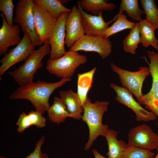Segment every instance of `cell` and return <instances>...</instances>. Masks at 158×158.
Listing matches in <instances>:
<instances>
[{
  "mask_svg": "<svg viewBox=\"0 0 158 158\" xmlns=\"http://www.w3.org/2000/svg\"><path fill=\"white\" fill-rule=\"evenodd\" d=\"M71 80V78H64L55 83L40 80L32 82L20 86L12 93L9 99H27L34 107L36 111L43 115L50 107L49 100L54 91Z\"/></svg>",
  "mask_w": 158,
  "mask_h": 158,
  "instance_id": "1",
  "label": "cell"
},
{
  "mask_svg": "<svg viewBox=\"0 0 158 158\" xmlns=\"http://www.w3.org/2000/svg\"><path fill=\"white\" fill-rule=\"evenodd\" d=\"M109 102L97 100L92 103L87 97L83 106L81 119L87 125L89 131L88 141L85 146L87 150L91 147L94 141L99 136L105 137L109 129L107 125L102 123L103 114L108 110Z\"/></svg>",
  "mask_w": 158,
  "mask_h": 158,
  "instance_id": "2",
  "label": "cell"
},
{
  "mask_svg": "<svg viewBox=\"0 0 158 158\" xmlns=\"http://www.w3.org/2000/svg\"><path fill=\"white\" fill-rule=\"evenodd\" d=\"M51 47L48 40L37 49L35 50L24 61V63L15 70L8 71L20 86H23L33 82L34 75L37 70L42 68L43 59L50 54Z\"/></svg>",
  "mask_w": 158,
  "mask_h": 158,
  "instance_id": "3",
  "label": "cell"
},
{
  "mask_svg": "<svg viewBox=\"0 0 158 158\" xmlns=\"http://www.w3.org/2000/svg\"><path fill=\"white\" fill-rule=\"evenodd\" d=\"M87 61L86 56L72 50L66 51L60 58L55 60L49 59L46 69L50 74L60 78H71L81 65Z\"/></svg>",
  "mask_w": 158,
  "mask_h": 158,
  "instance_id": "4",
  "label": "cell"
},
{
  "mask_svg": "<svg viewBox=\"0 0 158 158\" xmlns=\"http://www.w3.org/2000/svg\"><path fill=\"white\" fill-rule=\"evenodd\" d=\"M33 0H20L17 2L15 17L13 22L17 23L21 30L27 34L35 47L43 44L37 33L33 10Z\"/></svg>",
  "mask_w": 158,
  "mask_h": 158,
  "instance_id": "5",
  "label": "cell"
},
{
  "mask_svg": "<svg viewBox=\"0 0 158 158\" xmlns=\"http://www.w3.org/2000/svg\"><path fill=\"white\" fill-rule=\"evenodd\" d=\"M110 66L112 71L118 75L123 87L134 95L139 103L143 95L142 92L143 82L151 75L150 68L140 67L138 71L132 72L121 68L113 63Z\"/></svg>",
  "mask_w": 158,
  "mask_h": 158,
  "instance_id": "6",
  "label": "cell"
},
{
  "mask_svg": "<svg viewBox=\"0 0 158 158\" xmlns=\"http://www.w3.org/2000/svg\"><path fill=\"white\" fill-rule=\"evenodd\" d=\"M146 54L150 60L149 63L146 57H143L148 64L152 79L151 89L143 95L138 103L145 106L146 109L158 116V53L148 50Z\"/></svg>",
  "mask_w": 158,
  "mask_h": 158,
  "instance_id": "7",
  "label": "cell"
},
{
  "mask_svg": "<svg viewBox=\"0 0 158 158\" xmlns=\"http://www.w3.org/2000/svg\"><path fill=\"white\" fill-rule=\"evenodd\" d=\"M127 145L151 151L158 147V134L148 125L142 124L129 130Z\"/></svg>",
  "mask_w": 158,
  "mask_h": 158,
  "instance_id": "8",
  "label": "cell"
},
{
  "mask_svg": "<svg viewBox=\"0 0 158 158\" xmlns=\"http://www.w3.org/2000/svg\"><path fill=\"white\" fill-rule=\"evenodd\" d=\"M110 87L116 92L115 99L119 103L130 109L135 113L138 122H148L157 119V116L151 111L143 108L133 97L132 94L127 89L114 83L110 84Z\"/></svg>",
  "mask_w": 158,
  "mask_h": 158,
  "instance_id": "9",
  "label": "cell"
},
{
  "mask_svg": "<svg viewBox=\"0 0 158 158\" xmlns=\"http://www.w3.org/2000/svg\"><path fill=\"white\" fill-rule=\"evenodd\" d=\"M35 47L26 34L20 42L10 49L0 61V75H2L11 66L22 61H25L35 50Z\"/></svg>",
  "mask_w": 158,
  "mask_h": 158,
  "instance_id": "10",
  "label": "cell"
},
{
  "mask_svg": "<svg viewBox=\"0 0 158 158\" xmlns=\"http://www.w3.org/2000/svg\"><path fill=\"white\" fill-rule=\"evenodd\" d=\"M69 50L92 51L98 53L103 59L109 56L112 51L111 42L107 38L85 35L76 42Z\"/></svg>",
  "mask_w": 158,
  "mask_h": 158,
  "instance_id": "11",
  "label": "cell"
},
{
  "mask_svg": "<svg viewBox=\"0 0 158 158\" xmlns=\"http://www.w3.org/2000/svg\"><path fill=\"white\" fill-rule=\"evenodd\" d=\"M33 10L37 31L44 43L50 37L57 19L42 6L34 2Z\"/></svg>",
  "mask_w": 158,
  "mask_h": 158,
  "instance_id": "12",
  "label": "cell"
},
{
  "mask_svg": "<svg viewBox=\"0 0 158 158\" xmlns=\"http://www.w3.org/2000/svg\"><path fill=\"white\" fill-rule=\"evenodd\" d=\"M65 45L70 49L85 35L80 12L78 7L73 6L68 13L65 24Z\"/></svg>",
  "mask_w": 158,
  "mask_h": 158,
  "instance_id": "13",
  "label": "cell"
},
{
  "mask_svg": "<svg viewBox=\"0 0 158 158\" xmlns=\"http://www.w3.org/2000/svg\"><path fill=\"white\" fill-rule=\"evenodd\" d=\"M68 12L62 13L57 21L49 40L51 47L49 59L55 60L62 56L66 52L65 48V24Z\"/></svg>",
  "mask_w": 158,
  "mask_h": 158,
  "instance_id": "14",
  "label": "cell"
},
{
  "mask_svg": "<svg viewBox=\"0 0 158 158\" xmlns=\"http://www.w3.org/2000/svg\"><path fill=\"white\" fill-rule=\"evenodd\" d=\"M0 16L2 18V23L0 29V55L5 54L10 46H16L21 42L20 36L21 29L18 24L11 26L7 23L3 13Z\"/></svg>",
  "mask_w": 158,
  "mask_h": 158,
  "instance_id": "15",
  "label": "cell"
},
{
  "mask_svg": "<svg viewBox=\"0 0 158 158\" xmlns=\"http://www.w3.org/2000/svg\"><path fill=\"white\" fill-rule=\"evenodd\" d=\"M78 7L81 15L85 35L102 37L104 32L109 28L112 20L106 22L104 20L102 12L98 15L88 14L81 7L79 1H78Z\"/></svg>",
  "mask_w": 158,
  "mask_h": 158,
  "instance_id": "16",
  "label": "cell"
},
{
  "mask_svg": "<svg viewBox=\"0 0 158 158\" xmlns=\"http://www.w3.org/2000/svg\"><path fill=\"white\" fill-rule=\"evenodd\" d=\"M59 95L69 113V117L76 120L81 119L83 109L77 93L70 89L60 91Z\"/></svg>",
  "mask_w": 158,
  "mask_h": 158,
  "instance_id": "17",
  "label": "cell"
},
{
  "mask_svg": "<svg viewBox=\"0 0 158 158\" xmlns=\"http://www.w3.org/2000/svg\"><path fill=\"white\" fill-rule=\"evenodd\" d=\"M139 24L141 43L143 46L147 47L151 46L158 50V40L154 33L156 27L146 19L142 20Z\"/></svg>",
  "mask_w": 158,
  "mask_h": 158,
  "instance_id": "18",
  "label": "cell"
},
{
  "mask_svg": "<svg viewBox=\"0 0 158 158\" xmlns=\"http://www.w3.org/2000/svg\"><path fill=\"white\" fill-rule=\"evenodd\" d=\"M117 132L112 129L107 131L105 137L108 145V158H122L127 143L122 140L117 139Z\"/></svg>",
  "mask_w": 158,
  "mask_h": 158,
  "instance_id": "19",
  "label": "cell"
},
{
  "mask_svg": "<svg viewBox=\"0 0 158 158\" xmlns=\"http://www.w3.org/2000/svg\"><path fill=\"white\" fill-rule=\"evenodd\" d=\"M96 69L95 67L89 71L78 74L77 93L80 97L83 108L88 93L92 85Z\"/></svg>",
  "mask_w": 158,
  "mask_h": 158,
  "instance_id": "20",
  "label": "cell"
},
{
  "mask_svg": "<svg viewBox=\"0 0 158 158\" xmlns=\"http://www.w3.org/2000/svg\"><path fill=\"white\" fill-rule=\"evenodd\" d=\"M47 111L49 120L57 124L63 122L69 116L67 107L62 100L56 97H54L53 104Z\"/></svg>",
  "mask_w": 158,
  "mask_h": 158,
  "instance_id": "21",
  "label": "cell"
},
{
  "mask_svg": "<svg viewBox=\"0 0 158 158\" xmlns=\"http://www.w3.org/2000/svg\"><path fill=\"white\" fill-rule=\"evenodd\" d=\"M112 20L114 23L104 32L102 37L106 39L123 30H131L136 24V23L129 21L127 19L126 16L123 13L118 16L116 15Z\"/></svg>",
  "mask_w": 158,
  "mask_h": 158,
  "instance_id": "22",
  "label": "cell"
},
{
  "mask_svg": "<svg viewBox=\"0 0 158 158\" xmlns=\"http://www.w3.org/2000/svg\"><path fill=\"white\" fill-rule=\"evenodd\" d=\"M104 0H81L79 1L81 7L95 15H98L102 11H110L115 9L113 3H108Z\"/></svg>",
  "mask_w": 158,
  "mask_h": 158,
  "instance_id": "23",
  "label": "cell"
},
{
  "mask_svg": "<svg viewBox=\"0 0 158 158\" xmlns=\"http://www.w3.org/2000/svg\"><path fill=\"white\" fill-rule=\"evenodd\" d=\"M118 16L125 11L128 16L133 20L141 21V15L145 14L144 11L140 8L138 0H122L119 6Z\"/></svg>",
  "mask_w": 158,
  "mask_h": 158,
  "instance_id": "24",
  "label": "cell"
},
{
  "mask_svg": "<svg viewBox=\"0 0 158 158\" xmlns=\"http://www.w3.org/2000/svg\"><path fill=\"white\" fill-rule=\"evenodd\" d=\"M123 42V49L126 52L133 54L135 53L138 44L141 43L139 23H136L135 27L131 30Z\"/></svg>",
  "mask_w": 158,
  "mask_h": 158,
  "instance_id": "25",
  "label": "cell"
},
{
  "mask_svg": "<svg viewBox=\"0 0 158 158\" xmlns=\"http://www.w3.org/2000/svg\"><path fill=\"white\" fill-rule=\"evenodd\" d=\"M52 14L57 19L62 13L70 12L71 9L64 6L59 0H33Z\"/></svg>",
  "mask_w": 158,
  "mask_h": 158,
  "instance_id": "26",
  "label": "cell"
},
{
  "mask_svg": "<svg viewBox=\"0 0 158 158\" xmlns=\"http://www.w3.org/2000/svg\"><path fill=\"white\" fill-rule=\"evenodd\" d=\"M146 19L151 22L158 29V9L154 0H140Z\"/></svg>",
  "mask_w": 158,
  "mask_h": 158,
  "instance_id": "27",
  "label": "cell"
},
{
  "mask_svg": "<svg viewBox=\"0 0 158 158\" xmlns=\"http://www.w3.org/2000/svg\"><path fill=\"white\" fill-rule=\"evenodd\" d=\"M154 155V153L151 151L127 145L122 158H153Z\"/></svg>",
  "mask_w": 158,
  "mask_h": 158,
  "instance_id": "28",
  "label": "cell"
},
{
  "mask_svg": "<svg viewBox=\"0 0 158 158\" xmlns=\"http://www.w3.org/2000/svg\"><path fill=\"white\" fill-rule=\"evenodd\" d=\"M14 4L12 0H0V11L2 12L7 23L13 26Z\"/></svg>",
  "mask_w": 158,
  "mask_h": 158,
  "instance_id": "29",
  "label": "cell"
},
{
  "mask_svg": "<svg viewBox=\"0 0 158 158\" xmlns=\"http://www.w3.org/2000/svg\"><path fill=\"white\" fill-rule=\"evenodd\" d=\"M45 141V137L42 135L40 139L36 142L35 147L33 152L25 158H47L48 155L42 153L41 151V147ZM0 158H9L0 157Z\"/></svg>",
  "mask_w": 158,
  "mask_h": 158,
  "instance_id": "30",
  "label": "cell"
},
{
  "mask_svg": "<svg viewBox=\"0 0 158 158\" xmlns=\"http://www.w3.org/2000/svg\"><path fill=\"white\" fill-rule=\"evenodd\" d=\"M28 115L32 125L39 128L45 126L46 119L39 112L32 110L28 113Z\"/></svg>",
  "mask_w": 158,
  "mask_h": 158,
  "instance_id": "31",
  "label": "cell"
},
{
  "mask_svg": "<svg viewBox=\"0 0 158 158\" xmlns=\"http://www.w3.org/2000/svg\"><path fill=\"white\" fill-rule=\"evenodd\" d=\"M16 124L18 126L17 130L19 133L32 125L28 114L25 112L22 113L19 116Z\"/></svg>",
  "mask_w": 158,
  "mask_h": 158,
  "instance_id": "32",
  "label": "cell"
},
{
  "mask_svg": "<svg viewBox=\"0 0 158 158\" xmlns=\"http://www.w3.org/2000/svg\"><path fill=\"white\" fill-rule=\"evenodd\" d=\"M92 152L94 155L95 158H107L101 155L95 149H93Z\"/></svg>",
  "mask_w": 158,
  "mask_h": 158,
  "instance_id": "33",
  "label": "cell"
},
{
  "mask_svg": "<svg viewBox=\"0 0 158 158\" xmlns=\"http://www.w3.org/2000/svg\"><path fill=\"white\" fill-rule=\"evenodd\" d=\"M61 3L63 5L64 4L70 1L69 0H59Z\"/></svg>",
  "mask_w": 158,
  "mask_h": 158,
  "instance_id": "34",
  "label": "cell"
},
{
  "mask_svg": "<svg viewBox=\"0 0 158 158\" xmlns=\"http://www.w3.org/2000/svg\"><path fill=\"white\" fill-rule=\"evenodd\" d=\"M157 150L158 151L157 153V155H156V156L154 158H158V147Z\"/></svg>",
  "mask_w": 158,
  "mask_h": 158,
  "instance_id": "35",
  "label": "cell"
},
{
  "mask_svg": "<svg viewBox=\"0 0 158 158\" xmlns=\"http://www.w3.org/2000/svg\"><path fill=\"white\" fill-rule=\"evenodd\" d=\"M47 158H48V156L47 157Z\"/></svg>",
  "mask_w": 158,
  "mask_h": 158,
  "instance_id": "36",
  "label": "cell"
}]
</instances>
